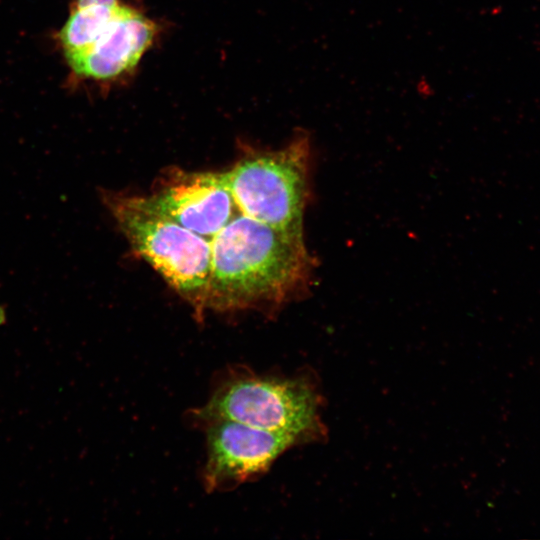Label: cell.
Returning a JSON list of instances; mask_svg holds the SVG:
<instances>
[{"mask_svg": "<svg viewBox=\"0 0 540 540\" xmlns=\"http://www.w3.org/2000/svg\"><path fill=\"white\" fill-rule=\"evenodd\" d=\"M312 270L303 229L235 216L211 239L205 309L273 311L304 291Z\"/></svg>", "mask_w": 540, "mask_h": 540, "instance_id": "cell-1", "label": "cell"}, {"mask_svg": "<svg viewBox=\"0 0 540 540\" xmlns=\"http://www.w3.org/2000/svg\"><path fill=\"white\" fill-rule=\"evenodd\" d=\"M322 405L319 388L307 374L282 376L235 366L218 376L208 400L188 418L193 425L233 420L305 444L327 436Z\"/></svg>", "mask_w": 540, "mask_h": 540, "instance_id": "cell-2", "label": "cell"}, {"mask_svg": "<svg viewBox=\"0 0 540 540\" xmlns=\"http://www.w3.org/2000/svg\"><path fill=\"white\" fill-rule=\"evenodd\" d=\"M102 204L135 253L146 260L194 309L204 315L211 241L150 207L143 196L98 189Z\"/></svg>", "mask_w": 540, "mask_h": 540, "instance_id": "cell-3", "label": "cell"}, {"mask_svg": "<svg viewBox=\"0 0 540 540\" xmlns=\"http://www.w3.org/2000/svg\"><path fill=\"white\" fill-rule=\"evenodd\" d=\"M310 162V137L300 132L277 150L248 149L225 176L242 214L276 227L303 229Z\"/></svg>", "mask_w": 540, "mask_h": 540, "instance_id": "cell-4", "label": "cell"}, {"mask_svg": "<svg viewBox=\"0 0 540 540\" xmlns=\"http://www.w3.org/2000/svg\"><path fill=\"white\" fill-rule=\"evenodd\" d=\"M204 431L202 483L207 493L225 492L264 475L294 439L237 421L215 419L195 425Z\"/></svg>", "mask_w": 540, "mask_h": 540, "instance_id": "cell-5", "label": "cell"}, {"mask_svg": "<svg viewBox=\"0 0 540 540\" xmlns=\"http://www.w3.org/2000/svg\"><path fill=\"white\" fill-rule=\"evenodd\" d=\"M143 198L157 212L207 239L235 217L237 207L225 171L174 168Z\"/></svg>", "mask_w": 540, "mask_h": 540, "instance_id": "cell-6", "label": "cell"}, {"mask_svg": "<svg viewBox=\"0 0 540 540\" xmlns=\"http://www.w3.org/2000/svg\"><path fill=\"white\" fill-rule=\"evenodd\" d=\"M159 32L160 27L154 20L123 3L90 47L65 58L81 78L114 81L136 68Z\"/></svg>", "mask_w": 540, "mask_h": 540, "instance_id": "cell-7", "label": "cell"}, {"mask_svg": "<svg viewBox=\"0 0 540 540\" xmlns=\"http://www.w3.org/2000/svg\"><path fill=\"white\" fill-rule=\"evenodd\" d=\"M8 321L7 317V304H0V326L6 325Z\"/></svg>", "mask_w": 540, "mask_h": 540, "instance_id": "cell-8", "label": "cell"}]
</instances>
